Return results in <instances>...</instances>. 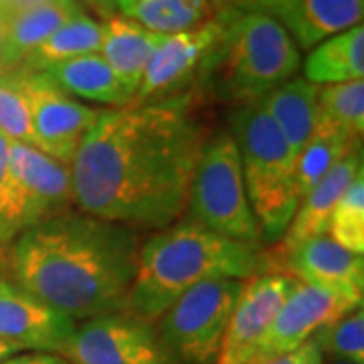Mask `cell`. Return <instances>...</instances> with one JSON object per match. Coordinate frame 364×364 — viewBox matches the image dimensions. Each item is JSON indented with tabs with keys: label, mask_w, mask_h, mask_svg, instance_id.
<instances>
[{
	"label": "cell",
	"mask_w": 364,
	"mask_h": 364,
	"mask_svg": "<svg viewBox=\"0 0 364 364\" xmlns=\"http://www.w3.org/2000/svg\"><path fill=\"white\" fill-rule=\"evenodd\" d=\"M81 13L85 11L79 0H47L13 14L2 25L0 63L9 67L23 65L26 57L49 39L57 28Z\"/></svg>",
	"instance_id": "d6986e66"
},
{
	"label": "cell",
	"mask_w": 364,
	"mask_h": 364,
	"mask_svg": "<svg viewBox=\"0 0 364 364\" xmlns=\"http://www.w3.org/2000/svg\"><path fill=\"white\" fill-rule=\"evenodd\" d=\"M0 364H69L59 354L53 352H18L14 356H9Z\"/></svg>",
	"instance_id": "f546056e"
},
{
	"label": "cell",
	"mask_w": 364,
	"mask_h": 364,
	"mask_svg": "<svg viewBox=\"0 0 364 364\" xmlns=\"http://www.w3.org/2000/svg\"><path fill=\"white\" fill-rule=\"evenodd\" d=\"M251 11L269 14L299 51H310L322 41L363 25L364 0H269Z\"/></svg>",
	"instance_id": "9a60e30c"
},
{
	"label": "cell",
	"mask_w": 364,
	"mask_h": 364,
	"mask_svg": "<svg viewBox=\"0 0 364 364\" xmlns=\"http://www.w3.org/2000/svg\"><path fill=\"white\" fill-rule=\"evenodd\" d=\"M304 348V346H301ZM301 348L296 352H289L284 356H273V358H259V360H253L249 364H298L299 356H301Z\"/></svg>",
	"instance_id": "836d02e7"
},
{
	"label": "cell",
	"mask_w": 364,
	"mask_h": 364,
	"mask_svg": "<svg viewBox=\"0 0 364 364\" xmlns=\"http://www.w3.org/2000/svg\"><path fill=\"white\" fill-rule=\"evenodd\" d=\"M360 170H364V166L363 150L358 144L344 156V160H340L338 164L314 186L308 195L299 198L296 215L284 235V251H289L314 237L328 235V223L332 217V210Z\"/></svg>",
	"instance_id": "e0dca14e"
},
{
	"label": "cell",
	"mask_w": 364,
	"mask_h": 364,
	"mask_svg": "<svg viewBox=\"0 0 364 364\" xmlns=\"http://www.w3.org/2000/svg\"><path fill=\"white\" fill-rule=\"evenodd\" d=\"M41 2H47V0H0V18L6 21L13 14L26 11L31 6H37Z\"/></svg>",
	"instance_id": "1f68e13d"
},
{
	"label": "cell",
	"mask_w": 364,
	"mask_h": 364,
	"mask_svg": "<svg viewBox=\"0 0 364 364\" xmlns=\"http://www.w3.org/2000/svg\"><path fill=\"white\" fill-rule=\"evenodd\" d=\"M95 11L107 16H114V14H122L128 6H130L134 0H87Z\"/></svg>",
	"instance_id": "4dcf8cb0"
},
{
	"label": "cell",
	"mask_w": 364,
	"mask_h": 364,
	"mask_svg": "<svg viewBox=\"0 0 364 364\" xmlns=\"http://www.w3.org/2000/svg\"><path fill=\"white\" fill-rule=\"evenodd\" d=\"M261 105L298 158L316 126L318 85L296 75L269 91Z\"/></svg>",
	"instance_id": "44dd1931"
},
{
	"label": "cell",
	"mask_w": 364,
	"mask_h": 364,
	"mask_svg": "<svg viewBox=\"0 0 364 364\" xmlns=\"http://www.w3.org/2000/svg\"><path fill=\"white\" fill-rule=\"evenodd\" d=\"M207 132L186 102L104 109L71 162L79 210L130 229L178 221Z\"/></svg>",
	"instance_id": "6da1fadb"
},
{
	"label": "cell",
	"mask_w": 364,
	"mask_h": 364,
	"mask_svg": "<svg viewBox=\"0 0 364 364\" xmlns=\"http://www.w3.org/2000/svg\"><path fill=\"white\" fill-rule=\"evenodd\" d=\"M59 356L69 364H178L156 326L128 312L77 322Z\"/></svg>",
	"instance_id": "9c48e42d"
},
{
	"label": "cell",
	"mask_w": 364,
	"mask_h": 364,
	"mask_svg": "<svg viewBox=\"0 0 364 364\" xmlns=\"http://www.w3.org/2000/svg\"><path fill=\"white\" fill-rule=\"evenodd\" d=\"M102 37V23L81 13L61 28H57L49 39L26 57L21 67L25 73H45L51 67L67 63L71 59L100 53Z\"/></svg>",
	"instance_id": "603a6c76"
},
{
	"label": "cell",
	"mask_w": 364,
	"mask_h": 364,
	"mask_svg": "<svg viewBox=\"0 0 364 364\" xmlns=\"http://www.w3.org/2000/svg\"><path fill=\"white\" fill-rule=\"evenodd\" d=\"M328 235L352 253H364V170L340 196L328 223Z\"/></svg>",
	"instance_id": "4316f807"
},
{
	"label": "cell",
	"mask_w": 364,
	"mask_h": 364,
	"mask_svg": "<svg viewBox=\"0 0 364 364\" xmlns=\"http://www.w3.org/2000/svg\"><path fill=\"white\" fill-rule=\"evenodd\" d=\"M316 124L363 138L364 79L334 85H318Z\"/></svg>",
	"instance_id": "484cf974"
},
{
	"label": "cell",
	"mask_w": 364,
	"mask_h": 364,
	"mask_svg": "<svg viewBox=\"0 0 364 364\" xmlns=\"http://www.w3.org/2000/svg\"><path fill=\"white\" fill-rule=\"evenodd\" d=\"M0 279H2V257H0Z\"/></svg>",
	"instance_id": "ab89813d"
},
{
	"label": "cell",
	"mask_w": 364,
	"mask_h": 364,
	"mask_svg": "<svg viewBox=\"0 0 364 364\" xmlns=\"http://www.w3.org/2000/svg\"><path fill=\"white\" fill-rule=\"evenodd\" d=\"M0 134L11 142L26 144L41 150L31 109L14 79L0 81Z\"/></svg>",
	"instance_id": "f1b7e54d"
},
{
	"label": "cell",
	"mask_w": 364,
	"mask_h": 364,
	"mask_svg": "<svg viewBox=\"0 0 364 364\" xmlns=\"http://www.w3.org/2000/svg\"><path fill=\"white\" fill-rule=\"evenodd\" d=\"M243 279L213 277L186 289L154 326L178 364H215Z\"/></svg>",
	"instance_id": "ba28073f"
},
{
	"label": "cell",
	"mask_w": 364,
	"mask_h": 364,
	"mask_svg": "<svg viewBox=\"0 0 364 364\" xmlns=\"http://www.w3.org/2000/svg\"><path fill=\"white\" fill-rule=\"evenodd\" d=\"M269 267L259 243L213 233L186 217L140 243L126 312L154 324L174 299L205 279L245 282Z\"/></svg>",
	"instance_id": "3957f363"
},
{
	"label": "cell",
	"mask_w": 364,
	"mask_h": 364,
	"mask_svg": "<svg viewBox=\"0 0 364 364\" xmlns=\"http://www.w3.org/2000/svg\"><path fill=\"white\" fill-rule=\"evenodd\" d=\"M298 364H326L324 363V354L318 350V346L314 342H306L304 348H301V356H299Z\"/></svg>",
	"instance_id": "d6a6232c"
},
{
	"label": "cell",
	"mask_w": 364,
	"mask_h": 364,
	"mask_svg": "<svg viewBox=\"0 0 364 364\" xmlns=\"http://www.w3.org/2000/svg\"><path fill=\"white\" fill-rule=\"evenodd\" d=\"M301 77L314 85L364 79V26H352L310 49L301 61Z\"/></svg>",
	"instance_id": "7402d4cb"
},
{
	"label": "cell",
	"mask_w": 364,
	"mask_h": 364,
	"mask_svg": "<svg viewBox=\"0 0 364 364\" xmlns=\"http://www.w3.org/2000/svg\"><path fill=\"white\" fill-rule=\"evenodd\" d=\"M229 132L239 150L245 191L261 239H282L299 205L298 158L261 102L235 105L229 116Z\"/></svg>",
	"instance_id": "5b68a950"
},
{
	"label": "cell",
	"mask_w": 364,
	"mask_h": 364,
	"mask_svg": "<svg viewBox=\"0 0 364 364\" xmlns=\"http://www.w3.org/2000/svg\"><path fill=\"white\" fill-rule=\"evenodd\" d=\"M310 342L318 346L322 354L332 358L364 364V310L363 306L336 318L314 334Z\"/></svg>",
	"instance_id": "83f0119b"
},
{
	"label": "cell",
	"mask_w": 364,
	"mask_h": 364,
	"mask_svg": "<svg viewBox=\"0 0 364 364\" xmlns=\"http://www.w3.org/2000/svg\"><path fill=\"white\" fill-rule=\"evenodd\" d=\"M203 65L225 102L255 104L298 75L301 51L269 14L235 11L227 13L221 37Z\"/></svg>",
	"instance_id": "277c9868"
},
{
	"label": "cell",
	"mask_w": 364,
	"mask_h": 364,
	"mask_svg": "<svg viewBox=\"0 0 364 364\" xmlns=\"http://www.w3.org/2000/svg\"><path fill=\"white\" fill-rule=\"evenodd\" d=\"M102 33L104 37L100 55L136 97L144 71L150 65L154 53L164 43L166 35L152 33L140 23L122 14L107 16L102 23Z\"/></svg>",
	"instance_id": "ac0fdd59"
},
{
	"label": "cell",
	"mask_w": 364,
	"mask_h": 364,
	"mask_svg": "<svg viewBox=\"0 0 364 364\" xmlns=\"http://www.w3.org/2000/svg\"><path fill=\"white\" fill-rule=\"evenodd\" d=\"M332 364H354V363H348V360H338V358H332Z\"/></svg>",
	"instance_id": "74e56055"
},
{
	"label": "cell",
	"mask_w": 364,
	"mask_h": 364,
	"mask_svg": "<svg viewBox=\"0 0 364 364\" xmlns=\"http://www.w3.org/2000/svg\"><path fill=\"white\" fill-rule=\"evenodd\" d=\"M358 142L360 138L352 134L316 124L310 140L296 160V191L299 198L308 195Z\"/></svg>",
	"instance_id": "d4e9b609"
},
{
	"label": "cell",
	"mask_w": 364,
	"mask_h": 364,
	"mask_svg": "<svg viewBox=\"0 0 364 364\" xmlns=\"http://www.w3.org/2000/svg\"><path fill=\"white\" fill-rule=\"evenodd\" d=\"M263 2H269V0H239V4L245 9V11H251V9H257L259 4H263Z\"/></svg>",
	"instance_id": "8d00e7d4"
},
{
	"label": "cell",
	"mask_w": 364,
	"mask_h": 364,
	"mask_svg": "<svg viewBox=\"0 0 364 364\" xmlns=\"http://www.w3.org/2000/svg\"><path fill=\"white\" fill-rule=\"evenodd\" d=\"M215 2H217V0H215Z\"/></svg>",
	"instance_id": "60d3db41"
},
{
	"label": "cell",
	"mask_w": 364,
	"mask_h": 364,
	"mask_svg": "<svg viewBox=\"0 0 364 364\" xmlns=\"http://www.w3.org/2000/svg\"><path fill=\"white\" fill-rule=\"evenodd\" d=\"M9 152H11V140H6V138L0 134V186H2V182H4L6 170H9Z\"/></svg>",
	"instance_id": "e575fe53"
},
{
	"label": "cell",
	"mask_w": 364,
	"mask_h": 364,
	"mask_svg": "<svg viewBox=\"0 0 364 364\" xmlns=\"http://www.w3.org/2000/svg\"><path fill=\"white\" fill-rule=\"evenodd\" d=\"M75 322L43 304L11 279H0V338L25 352L61 354Z\"/></svg>",
	"instance_id": "4fadbf2b"
},
{
	"label": "cell",
	"mask_w": 364,
	"mask_h": 364,
	"mask_svg": "<svg viewBox=\"0 0 364 364\" xmlns=\"http://www.w3.org/2000/svg\"><path fill=\"white\" fill-rule=\"evenodd\" d=\"M25 95L41 150L71 166L79 146L102 117L105 107L83 104L59 87L47 73L14 75Z\"/></svg>",
	"instance_id": "30bf717a"
},
{
	"label": "cell",
	"mask_w": 364,
	"mask_h": 364,
	"mask_svg": "<svg viewBox=\"0 0 364 364\" xmlns=\"http://www.w3.org/2000/svg\"><path fill=\"white\" fill-rule=\"evenodd\" d=\"M45 73L69 95L95 104V107L119 109L134 104V93L124 85V81L117 77L100 53L71 59L51 67Z\"/></svg>",
	"instance_id": "ffe728a7"
},
{
	"label": "cell",
	"mask_w": 364,
	"mask_h": 364,
	"mask_svg": "<svg viewBox=\"0 0 364 364\" xmlns=\"http://www.w3.org/2000/svg\"><path fill=\"white\" fill-rule=\"evenodd\" d=\"M217 14L215 0H134L122 16L170 37L207 25Z\"/></svg>",
	"instance_id": "cb8c5ba5"
},
{
	"label": "cell",
	"mask_w": 364,
	"mask_h": 364,
	"mask_svg": "<svg viewBox=\"0 0 364 364\" xmlns=\"http://www.w3.org/2000/svg\"><path fill=\"white\" fill-rule=\"evenodd\" d=\"M184 210H188V219L213 233L261 243V229L249 205L239 150L229 130L207 138Z\"/></svg>",
	"instance_id": "8992f818"
},
{
	"label": "cell",
	"mask_w": 364,
	"mask_h": 364,
	"mask_svg": "<svg viewBox=\"0 0 364 364\" xmlns=\"http://www.w3.org/2000/svg\"><path fill=\"white\" fill-rule=\"evenodd\" d=\"M298 279L287 273H261L243 282L223 334L215 364H249L255 358L279 306Z\"/></svg>",
	"instance_id": "7c38bea8"
},
{
	"label": "cell",
	"mask_w": 364,
	"mask_h": 364,
	"mask_svg": "<svg viewBox=\"0 0 364 364\" xmlns=\"http://www.w3.org/2000/svg\"><path fill=\"white\" fill-rule=\"evenodd\" d=\"M2 25H4V21L0 18V39H2Z\"/></svg>",
	"instance_id": "f35d334b"
},
{
	"label": "cell",
	"mask_w": 364,
	"mask_h": 364,
	"mask_svg": "<svg viewBox=\"0 0 364 364\" xmlns=\"http://www.w3.org/2000/svg\"><path fill=\"white\" fill-rule=\"evenodd\" d=\"M225 18L227 14L219 13L207 25L195 31L166 37L144 71L134 104H146L152 97L178 87L182 81L191 77L196 67L205 63L208 53L213 51L215 43L221 37Z\"/></svg>",
	"instance_id": "5bb4252c"
},
{
	"label": "cell",
	"mask_w": 364,
	"mask_h": 364,
	"mask_svg": "<svg viewBox=\"0 0 364 364\" xmlns=\"http://www.w3.org/2000/svg\"><path fill=\"white\" fill-rule=\"evenodd\" d=\"M75 205L71 166L26 144L11 142L0 186V245Z\"/></svg>",
	"instance_id": "52a82bcc"
},
{
	"label": "cell",
	"mask_w": 364,
	"mask_h": 364,
	"mask_svg": "<svg viewBox=\"0 0 364 364\" xmlns=\"http://www.w3.org/2000/svg\"><path fill=\"white\" fill-rule=\"evenodd\" d=\"M358 306H363V299L346 296L336 289L296 282L275 314L253 360L299 350L320 328Z\"/></svg>",
	"instance_id": "8fae6325"
},
{
	"label": "cell",
	"mask_w": 364,
	"mask_h": 364,
	"mask_svg": "<svg viewBox=\"0 0 364 364\" xmlns=\"http://www.w3.org/2000/svg\"><path fill=\"white\" fill-rule=\"evenodd\" d=\"M287 275L298 282L336 289L346 296L363 299L364 259L338 245L330 235H320L284 251Z\"/></svg>",
	"instance_id": "2e32d148"
},
{
	"label": "cell",
	"mask_w": 364,
	"mask_h": 364,
	"mask_svg": "<svg viewBox=\"0 0 364 364\" xmlns=\"http://www.w3.org/2000/svg\"><path fill=\"white\" fill-rule=\"evenodd\" d=\"M18 352H25V350H21L16 344L9 342V340L0 338V360H4V358H9V356H14V354H18Z\"/></svg>",
	"instance_id": "d590c367"
},
{
	"label": "cell",
	"mask_w": 364,
	"mask_h": 364,
	"mask_svg": "<svg viewBox=\"0 0 364 364\" xmlns=\"http://www.w3.org/2000/svg\"><path fill=\"white\" fill-rule=\"evenodd\" d=\"M138 233L83 210L39 223L6 245L11 282L75 324L126 312Z\"/></svg>",
	"instance_id": "7a4b0ae2"
}]
</instances>
